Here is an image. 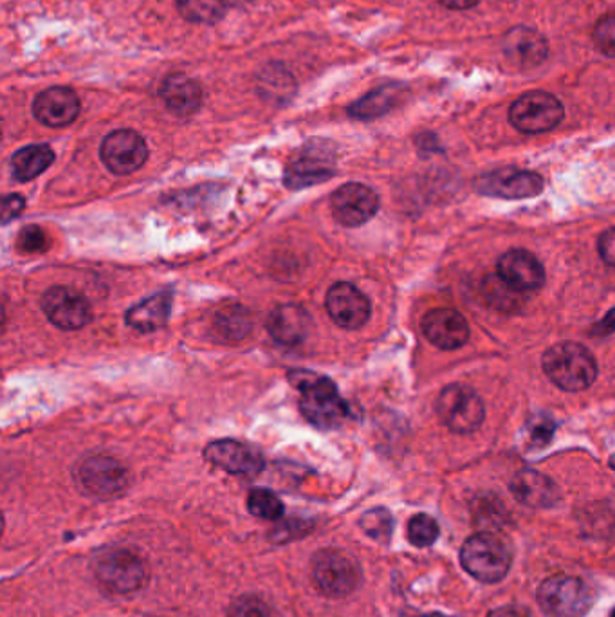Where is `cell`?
Returning a JSON list of instances; mask_svg holds the SVG:
<instances>
[{
  "label": "cell",
  "instance_id": "3957f363",
  "mask_svg": "<svg viewBox=\"0 0 615 617\" xmlns=\"http://www.w3.org/2000/svg\"><path fill=\"white\" fill-rule=\"evenodd\" d=\"M94 578L101 589L114 596H127L147 585L148 563L130 549H111L101 553L92 563Z\"/></svg>",
  "mask_w": 615,
  "mask_h": 617
},
{
  "label": "cell",
  "instance_id": "e575fe53",
  "mask_svg": "<svg viewBox=\"0 0 615 617\" xmlns=\"http://www.w3.org/2000/svg\"><path fill=\"white\" fill-rule=\"evenodd\" d=\"M597 249H599V255L605 260L608 266L615 268V228L606 230L599 240H597Z\"/></svg>",
  "mask_w": 615,
  "mask_h": 617
},
{
  "label": "cell",
  "instance_id": "ba28073f",
  "mask_svg": "<svg viewBox=\"0 0 615 617\" xmlns=\"http://www.w3.org/2000/svg\"><path fill=\"white\" fill-rule=\"evenodd\" d=\"M563 116V103L545 91L524 94L509 109L511 125L524 134H540L554 129L560 125Z\"/></svg>",
  "mask_w": 615,
  "mask_h": 617
},
{
  "label": "cell",
  "instance_id": "4dcf8cb0",
  "mask_svg": "<svg viewBox=\"0 0 615 617\" xmlns=\"http://www.w3.org/2000/svg\"><path fill=\"white\" fill-rule=\"evenodd\" d=\"M439 535H441V529L432 516L415 515L408 522V540L415 547H421V549L430 547L437 542Z\"/></svg>",
  "mask_w": 615,
  "mask_h": 617
},
{
  "label": "cell",
  "instance_id": "484cf974",
  "mask_svg": "<svg viewBox=\"0 0 615 617\" xmlns=\"http://www.w3.org/2000/svg\"><path fill=\"white\" fill-rule=\"evenodd\" d=\"M55 161V152L49 145H29L20 148L15 156L11 157V174L20 181L28 183L35 177L44 174Z\"/></svg>",
  "mask_w": 615,
  "mask_h": 617
},
{
  "label": "cell",
  "instance_id": "f35d334b",
  "mask_svg": "<svg viewBox=\"0 0 615 617\" xmlns=\"http://www.w3.org/2000/svg\"><path fill=\"white\" fill-rule=\"evenodd\" d=\"M439 2L450 10H469L475 8L480 0H439Z\"/></svg>",
  "mask_w": 615,
  "mask_h": 617
},
{
  "label": "cell",
  "instance_id": "30bf717a",
  "mask_svg": "<svg viewBox=\"0 0 615 617\" xmlns=\"http://www.w3.org/2000/svg\"><path fill=\"white\" fill-rule=\"evenodd\" d=\"M100 156L112 174H134L147 161V143L136 130H116L103 139Z\"/></svg>",
  "mask_w": 615,
  "mask_h": 617
},
{
  "label": "cell",
  "instance_id": "d6a6232c",
  "mask_svg": "<svg viewBox=\"0 0 615 617\" xmlns=\"http://www.w3.org/2000/svg\"><path fill=\"white\" fill-rule=\"evenodd\" d=\"M594 42L603 55L615 58V13H608L597 20Z\"/></svg>",
  "mask_w": 615,
  "mask_h": 617
},
{
  "label": "cell",
  "instance_id": "2e32d148",
  "mask_svg": "<svg viewBox=\"0 0 615 617\" xmlns=\"http://www.w3.org/2000/svg\"><path fill=\"white\" fill-rule=\"evenodd\" d=\"M204 457L212 462L213 466L233 475L255 477L264 470V459L260 452L248 444L233 439L208 444V448L204 450Z\"/></svg>",
  "mask_w": 615,
  "mask_h": 617
},
{
  "label": "cell",
  "instance_id": "836d02e7",
  "mask_svg": "<svg viewBox=\"0 0 615 617\" xmlns=\"http://www.w3.org/2000/svg\"><path fill=\"white\" fill-rule=\"evenodd\" d=\"M17 246L20 251L24 253H42L49 248V237H47L46 231L38 226H28L19 233V240H17Z\"/></svg>",
  "mask_w": 615,
  "mask_h": 617
},
{
  "label": "cell",
  "instance_id": "ab89813d",
  "mask_svg": "<svg viewBox=\"0 0 615 617\" xmlns=\"http://www.w3.org/2000/svg\"><path fill=\"white\" fill-rule=\"evenodd\" d=\"M249 2H253V0H224V4L228 8H242V6H248Z\"/></svg>",
  "mask_w": 615,
  "mask_h": 617
},
{
  "label": "cell",
  "instance_id": "d4e9b609",
  "mask_svg": "<svg viewBox=\"0 0 615 617\" xmlns=\"http://www.w3.org/2000/svg\"><path fill=\"white\" fill-rule=\"evenodd\" d=\"M404 94H406V89L401 85L379 87L376 91L367 94L365 98H361L359 102L352 103L349 107V114L358 120L379 118L403 102Z\"/></svg>",
  "mask_w": 615,
  "mask_h": 617
},
{
  "label": "cell",
  "instance_id": "9c48e42d",
  "mask_svg": "<svg viewBox=\"0 0 615 617\" xmlns=\"http://www.w3.org/2000/svg\"><path fill=\"white\" fill-rule=\"evenodd\" d=\"M76 479L89 497L101 500L120 497L130 484L127 468L109 455H94L85 459L78 466Z\"/></svg>",
  "mask_w": 615,
  "mask_h": 617
},
{
  "label": "cell",
  "instance_id": "7402d4cb",
  "mask_svg": "<svg viewBox=\"0 0 615 617\" xmlns=\"http://www.w3.org/2000/svg\"><path fill=\"white\" fill-rule=\"evenodd\" d=\"M267 329L278 343L293 347L305 340L311 329V316L300 305H280L269 316Z\"/></svg>",
  "mask_w": 615,
  "mask_h": 617
},
{
  "label": "cell",
  "instance_id": "4fadbf2b",
  "mask_svg": "<svg viewBox=\"0 0 615 617\" xmlns=\"http://www.w3.org/2000/svg\"><path fill=\"white\" fill-rule=\"evenodd\" d=\"M331 210L334 219L340 224L347 228H358L376 215L379 210V197L368 186L349 183L334 192Z\"/></svg>",
  "mask_w": 615,
  "mask_h": 617
},
{
  "label": "cell",
  "instance_id": "5b68a950",
  "mask_svg": "<svg viewBox=\"0 0 615 617\" xmlns=\"http://www.w3.org/2000/svg\"><path fill=\"white\" fill-rule=\"evenodd\" d=\"M536 601L549 617H581L596 603V592L576 576H552L540 585Z\"/></svg>",
  "mask_w": 615,
  "mask_h": 617
},
{
  "label": "cell",
  "instance_id": "d6986e66",
  "mask_svg": "<svg viewBox=\"0 0 615 617\" xmlns=\"http://www.w3.org/2000/svg\"><path fill=\"white\" fill-rule=\"evenodd\" d=\"M509 488L518 502L534 509H547L560 502V489L540 471L524 470L516 473Z\"/></svg>",
  "mask_w": 615,
  "mask_h": 617
},
{
  "label": "cell",
  "instance_id": "9a60e30c",
  "mask_svg": "<svg viewBox=\"0 0 615 617\" xmlns=\"http://www.w3.org/2000/svg\"><path fill=\"white\" fill-rule=\"evenodd\" d=\"M498 277L518 293H529L543 286L545 269L536 255L525 249H511L498 260Z\"/></svg>",
  "mask_w": 615,
  "mask_h": 617
},
{
  "label": "cell",
  "instance_id": "ffe728a7",
  "mask_svg": "<svg viewBox=\"0 0 615 617\" xmlns=\"http://www.w3.org/2000/svg\"><path fill=\"white\" fill-rule=\"evenodd\" d=\"M504 53L513 64L522 69H533L545 62L549 46L545 38L536 29L520 28L511 29L504 38Z\"/></svg>",
  "mask_w": 615,
  "mask_h": 617
},
{
  "label": "cell",
  "instance_id": "cb8c5ba5",
  "mask_svg": "<svg viewBox=\"0 0 615 617\" xmlns=\"http://www.w3.org/2000/svg\"><path fill=\"white\" fill-rule=\"evenodd\" d=\"M332 174H334V168L322 156V152L318 154L313 150H305V154H302L300 159H296L293 165L287 168L285 185L291 188H307V186L327 181Z\"/></svg>",
  "mask_w": 615,
  "mask_h": 617
},
{
  "label": "cell",
  "instance_id": "8992f818",
  "mask_svg": "<svg viewBox=\"0 0 615 617\" xmlns=\"http://www.w3.org/2000/svg\"><path fill=\"white\" fill-rule=\"evenodd\" d=\"M311 576L316 589L327 598H347L363 580L358 560L338 549H323L314 554Z\"/></svg>",
  "mask_w": 615,
  "mask_h": 617
},
{
  "label": "cell",
  "instance_id": "7a4b0ae2",
  "mask_svg": "<svg viewBox=\"0 0 615 617\" xmlns=\"http://www.w3.org/2000/svg\"><path fill=\"white\" fill-rule=\"evenodd\" d=\"M542 367L547 378L565 392L587 390L597 378L596 358L587 347L574 341H563L547 350Z\"/></svg>",
  "mask_w": 615,
  "mask_h": 617
},
{
  "label": "cell",
  "instance_id": "ac0fdd59",
  "mask_svg": "<svg viewBox=\"0 0 615 617\" xmlns=\"http://www.w3.org/2000/svg\"><path fill=\"white\" fill-rule=\"evenodd\" d=\"M33 114L46 127H67L80 114V100L76 93L67 87H51L38 94L33 103Z\"/></svg>",
  "mask_w": 615,
  "mask_h": 617
},
{
  "label": "cell",
  "instance_id": "b9f144b4",
  "mask_svg": "<svg viewBox=\"0 0 615 617\" xmlns=\"http://www.w3.org/2000/svg\"><path fill=\"white\" fill-rule=\"evenodd\" d=\"M426 617H446V616H441V614H432V616H426Z\"/></svg>",
  "mask_w": 615,
  "mask_h": 617
},
{
  "label": "cell",
  "instance_id": "603a6c76",
  "mask_svg": "<svg viewBox=\"0 0 615 617\" xmlns=\"http://www.w3.org/2000/svg\"><path fill=\"white\" fill-rule=\"evenodd\" d=\"M170 309H172V295L159 293L130 307L127 313V323L136 331L154 332L168 322Z\"/></svg>",
  "mask_w": 615,
  "mask_h": 617
},
{
  "label": "cell",
  "instance_id": "6da1fadb",
  "mask_svg": "<svg viewBox=\"0 0 615 617\" xmlns=\"http://www.w3.org/2000/svg\"><path fill=\"white\" fill-rule=\"evenodd\" d=\"M289 381L302 392V414L318 428H338L349 415V406L331 379L307 370L289 372Z\"/></svg>",
  "mask_w": 615,
  "mask_h": 617
},
{
  "label": "cell",
  "instance_id": "83f0119b",
  "mask_svg": "<svg viewBox=\"0 0 615 617\" xmlns=\"http://www.w3.org/2000/svg\"><path fill=\"white\" fill-rule=\"evenodd\" d=\"M215 327H217L219 334L228 338V340H242V338L248 336L251 327H253V322H251L248 309H244L240 305H233V307H228V309L219 313L217 320H215Z\"/></svg>",
  "mask_w": 615,
  "mask_h": 617
},
{
  "label": "cell",
  "instance_id": "7c38bea8",
  "mask_svg": "<svg viewBox=\"0 0 615 617\" xmlns=\"http://www.w3.org/2000/svg\"><path fill=\"white\" fill-rule=\"evenodd\" d=\"M42 309L49 322L64 331H78L91 322V305L69 287L47 289L42 298Z\"/></svg>",
  "mask_w": 615,
  "mask_h": 617
},
{
  "label": "cell",
  "instance_id": "f546056e",
  "mask_svg": "<svg viewBox=\"0 0 615 617\" xmlns=\"http://www.w3.org/2000/svg\"><path fill=\"white\" fill-rule=\"evenodd\" d=\"M226 617H280L275 608L266 599L255 594H244L233 599L226 612Z\"/></svg>",
  "mask_w": 615,
  "mask_h": 617
},
{
  "label": "cell",
  "instance_id": "8d00e7d4",
  "mask_svg": "<svg viewBox=\"0 0 615 617\" xmlns=\"http://www.w3.org/2000/svg\"><path fill=\"white\" fill-rule=\"evenodd\" d=\"M487 617H533L531 612L524 607H516V605H505V607L496 608L493 612H489Z\"/></svg>",
  "mask_w": 615,
  "mask_h": 617
},
{
  "label": "cell",
  "instance_id": "1f68e13d",
  "mask_svg": "<svg viewBox=\"0 0 615 617\" xmlns=\"http://www.w3.org/2000/svg\"><path fill=\"white\" fill-rule=\"evenodd\" d=\"M361 527L370 538L386 544L394 531V518L386 509H372L361 518Z\"/></svg>",
  "mask_w": 615,
  "mask_h": 617
},
{
  "label": "cell",
  "instance_id": "52a82bcc",
  "mask_svg": "<svg viewBox=\"0 0 615 617\" xmlns=\"http://www.w3.org/2000/svg\"><path fill=\"white\" fill-rule=\"evenodd\" d=\"M435 410L442 423L446 424L451 432L457 433L475 432L486 415L484 403L477 392L459 383L442 390L435 401Z\"/></svg>",
  "mask_w": 615,
  "mask_h": 617
},
{
  "label": "cell",
  "instance_id": "8fae6325",
  "mask_svg": "<svg viewBox=\"0 0 615 617\" xmlns=\"http://www.w3.org/2000/svg\"><path fill=\"white\" fill-rule=\"evenodd\" d=\"M478 192L489 197L500 199H527L542 194L543 179L534 172L502 168L489 174L480 175L477 179Z\"/></svg>",
  "mask_w": 615,
  "mask_h": 617
},
{
  "label": "cell",
  "instance_id": "5bb4252c",
  "mask_svg": "<svg viewBox=\"0 0 615 617\" xmlns=\"http://www.w3.org/2000/svg\"><path fill=\"white\" fill-rule=\"evenodd\" d=\"M325 307L332 322L349 331L363 327L372 313L370 300L349 282H338L329 289Z\"/></svg>",
  "mask_w": 615,
  "mask_h": 617
},
{
  "label": "cell",
  "instance_id": "277c9868",
  "mask_svg": "<svg viewBox=\"0 0 615 617\" xmlns=\"http://www.w3.org/2000/svg\"><path fill=\"white\" fill-rule=\"evenodd\" d=\"M460 563L475 580L498 583L511 569L513 556L502 538L491 533H478L462 545Z\"/></svg>",
  "mask_w": 615,
  "mask_h": 617
},
{
  "label": "cell",
  "instance_id": "f1b7e54d",
  "mask_svg": "<svg viewBox=\"0 0 615 617\" xmlns=\"http://www.w3.org/2000/svg\"><path fill=\"white\" fill-rule=\"evenodd\" d=\"M249 513L262 520H280L284 516V504L269 489H253L248 497Z\"/></svg>",
  "mask_w": 615,
  "mask_h": 617
},
{
  "label": "cell",
  "instance_id": "e0dca14e",
  "mask_svg": "<svg viewBox=\"0 0 615 617\" xmlns=\"http://www.w3.org/2000/svg\"><path fill=\"white\" fill-rule=\"evenodd\" d=\"M426 340L437 349L455 350L464 347L469 340V325L466 318L455 309H432L423 318Z\"/></svg>",
  "mask_w": 615,
  "mask_h": 617
},
{
  "label": "cell",
  "instance_id": "7bdbcfd3",
  "mask_svg": "<svg viewBox=\"0 0 615 617\" xmlns=\"http://www.w3.org/2000/svg\"><path fill=\"white\" fill-rule=\"evenodd\" d=\"M610 617H615V610L614 612H612V614H610Z\"/></svg>",
  "mask_w": 615,
  "mask_h": 617
},
{
  "label": "cell",
  "instance_id": "44dd1931",
  "mask_svg": "<svg viewBox=\"0 0 615 617\" xmlns=\"http://www.w3.org/2000/svg\"><path fill=\"white\" fill-rule=\"evenodd\" d=\"M159 96L166 109L179 118H188L201 109V85L186 74H170L165 78L159 87Z\"/></svg>",
  "mask_w": 615,
  "mask_h": 617
},
{
  "label": "cell",
  "instance_id": "60d3db41",
  "mask_svg": "<svg viewBox=\"0 0 615 617\" xmlns=\"http://www.w3.org/2000/svg\"><path fill=\"white\" fill-rule=\"evenodd\" d=\"M610 466H612V470L615 471V453H614V457L610 459Z\"/></svg>",
  "mask_w": 615,
  "mask_h": 617
},
{
  "label": "cell",
  "instance_id": "4316f807",
  "mask_svg": "<svg viewBox=\"0 0 615 617\" xmlns=\"http://www.w3.org/2000/svg\"><path fill=\"white\" fill-rule=\"evenodd\" d=\"M181 17L193 24H217L226 13L224 0H175Z\"/></svg>",
  "mask_w": 615,
  "mask_h": 617
},
{
  "label": "cell",
  "instance_id": "d590c367",
  "mask_svg": "<svg viewBox=\"0 0 615 617\" xmlns=\"http://www.w3.org/2000/svg\"><path fill=\"white\" fill-rule=\"evenodd\" d=\"M24 197L17 194L6 195L2 201V222H10L24 210Z\"/></svg>",
  "mask_w": 615,
  "mask_h": 617
},
{
  "label": "cell",
  "instance_id": "74e56055",
  "mask_svg": "<svg viewBox=\"0 0 615 617\" xmlns=\"http://www.w3.org/2000/svg\"><path fill=\"white\" fill-rule=\"evenodd\" d=\"M592 332H594V334H599V336H608V334L615 332V307L612 311L606 313L605 318L597 323Z\"/></svg>",
  "mask_w": 615,
  "mask_h": 617
}]
</instances>
